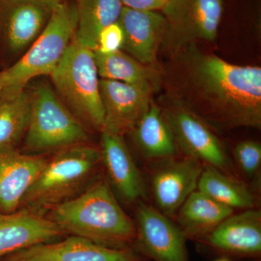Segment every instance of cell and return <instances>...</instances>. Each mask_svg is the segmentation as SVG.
<instances>
[{"label":"cell","instance_id":"5bb4252c","mask_svg":"<svg viewBox=\"0 0 261 261\" xmlns=\"http://www.w3.org/2000/svg\"><path fill=\"white\" fill-rule=\"evenodd\" d=\"M124 34L121 50L142 64L159 65L157 57L167 32L168 23L157 11L123 7L118 20Z\"/></svg>","mask_w":261,"mask_h":261},{"label":"cell","instance_id":"d6986e66","mask_svg":"<svg viewBox=\"0 0 261 261\" xmlns=\"http://www.w3.org/2000/svg\"><path fill=\"white\" fill-rule=\"evenodd\" d=\"M132 132L136 146L147 161L161 163L177 157L179 148L172 130L154 100Z\"/></svg>","mask_w":261,"mask_h":261},{"label":"cell","instance_id":"ac0fdd59","mask_svg":"<svg viewBox=\"0 0 261 261\" xmlns=\"http://www.w3.org/2000/svg\"><path fill=\"white\" fill-rule=\"evenodd\" d=\"M59 0H10L5 17V34L13 50L32 44L45 27Z\"/></svg>","mask_w":261,"mask_h":261},{"label":"cell","instance_id":"6da1fadb","mask_svg":"<svg viewBox=\"0 0 261 261\" xmlns=\"http://www.w3.org/2000/svg\"><path fill=\"white\" fill-rule=\"evenodd\" d=\"M169 55L161 66L165 98L214 132L261 127V68L233 64L196 43Z\"/></svg>","mask_w":261,"mask_h":261},{"label":"cell","instance_id":"83f0119b","mask_svg":"<svg viewBox=\"0 0 261 261\" xmlns=\"http://www.w3.org/2000/svg\"><path fill=\"white\" fill-rule=\"evenodd\" d=\"M216 261H230L226 258H220L219 260H216Z\"/></svg>","mask_w":261,"mask_h":261},{"label":"cell","instance_id":"484cf974","mask_svg":"<svg viewBox=\"0 0 261 261\" xmlns=\"http://www.w3.org/2000/svg\"><path fill=\"white\" fill-rule=\"evenodd\" d=\"M124 40V34L119 22L111 24L103 29L98 37L97 48L95 51L102 53L121 50Z\"/></svg>","mask_w":261,"mask_h":261},{"label":"cell","instance_id":"ffe728a7","mask_svg":"<svg viewBox=\"0 0 261 261\" xmlns=\"http://www.w3.org/2000/svg\"><path fill=\"white\" fill-rule=\"evenodd\" d=\"M94 56L101 80L149 87L155 92L161 88L160 65L142 64L123 50L110 53L94 51Z\"/></svg>","mask_w":261,"mask_h":261},{"label":"cell","instance_id":"cb8c5ba5","mask_svg":"<svg viewBox=\"0 0 261 261\" xmlns=\"http://www.w3.org/2000/svg\"><path fill=\"white\" fill-rule=\"evenodd\" d=\"M197 188L213 200L233 210L255 208L256 200L251 190L236 178L211 166H203Z\"/></svg>","mask_w":261,"mask_h":261},{"label":"cell","instance_id":"4316f807","mask_svg":"<svg viewBox=\"0 0 261 261\" xmlns=\"http://www.w3.org/2000/svg\"><path fill=\"white\" fill-rule=\"evenodd\" d=\"M168 0H121L123 7L137 10H162Z\"/></svg>","mask_w":261,"mask_h":261},{"label":"cell","instance_id":"2e32d148","mask_svg":"<svg viewBox=\"0 0 261 261\" xmlns=\"http://www.w3.org/2000/svg\"><path fill=\"white\" fill-rule=\"evenodd\" d=\"M44 154L0 150V214L18 211L25 192L45 166Z\"/></svg>","mask_w":261,"mask_h":261},{"label":"cell","instance_id":"8fae6325","mask_svg":"<svg viewBox=\"0 0 261 261\" xmlns=\"http://www.w3.org/2000/svg\"><path fill=\"white\" fill-rule=\"evenodd\" d=\"M4 261H145L130 249H114L70 235L60 241L29 247L3 258Z\"/></svg>","mask_w":261,"mask_h":261},{"label":"cell","instance_id":"3957f363","mask_svg":"<svg viewBox=\"0 0 261 261\" xmlns=\"http://www.w3.org/2000/svg\"><path fill=\"white\" fill-rule=\"evenodd\" d=\"M101 163L100 148L89 142L56 151L25 192L18 210L47 216L88 188L97 179Z\"/></svg>","mask_w":261,"mask_h":261},{"label":"cell","instance_id":"52a82bcc","mask_svg":"<svg viewBox=\"0 0 261 261\" xmlns=\"http://www.w3.org/2000/svg\"><path fill=\"white\" fill-rule=\"evenodd\" d=\"M168 23L162 47L168 54L197 41L214 42L223 15V0H168L162 10Z\"/></svg>","mask_w":261,"mask_h":261},{"label":"cell","instance_id":"d4e9b609","mask_svg":"<svg viewBox=\"0 0 261 261\" xmlns=\"http://www.w3.org/2000/svg\"><path fill=\"white\" fill-rule=\"evenodd\" d=\"M233 154L239 167L247 178H251L257 174L261 165L260 142L242 141L235 146Z\"/></svg>","mask_w":261,"mask_h":261},{"label":"cell","instance_id":"4fadbf2b","mask_svg":"<svg viewBox=\"0 0 261 261\" xmlns=\"http://www.w3.org/2000/svg\"><path fill=\"white\" fill-rule=\"evenodd\" d=\"M100 132L102 164L113 192L127 203H137L145 200L147 188L145 181L123 136L106 130Z\"/></svg>","mask_w":261,"mask_h":261},{"label":"cell","instance_id":"9c48e42d","mask_svg":"<svg viewBox=\"0 0 261 261\" xmlns=\"http://www.w3.org/2000/svg\"><path fill=\"white\" fill-rule=\"evenodd\" d=\"M137 252L154 261H190L187 238L176 223L158 209L137 202L136 209Z\"/></svg>","mask_w":261,"mask_h":261},{"label":"cell","instance_id":"7402d4cb","mask_svg":"<svg viewBox=\"0 0 261 261\" xmlns=\"http://www.w3.org/2000/svg\"><path fill=\"white\" fill-rule=\"evenodd\" d=\"M32 108V94L25 88L0 91V150L18 149L25 137Z\"/></svg>","mask_w":261,"mask_h":261},{"label":"cell","instance_id":"e0dca14e","mask_svg":"<svg viewBox=\"0 0 261 261\" xmlns=\"http://www.w3.org/2000/svg\"><path fill=\"white\" fill-rule=\"evenodd\" d=\"M216 251L240 257L259 256L261 252V212L248 209L231 215L205 238Z\"/></svg>","mask_w":261,"mask_h":261},{"label":"cell","instance_id":"ba28073f","mask_svg":"<svg viewBox=\"0 0 261 261\" xmlns=\"http://www.w3.org/2000/svg\"><path fill=\"white\" fill-rule=\"evenodd\" d=\"M160 106L178 148L185 155L236 178L224 145L211 127L188 110L166 98Z\"/></svg>","mask_w":261,"mask_h":261},{"label":"cell","instance_id":"9a60e30c","mask_svg":"<svg viewBox=\"0 0 261 261\" xmlns=\"http://www.w3.org/2000/svg\"><path fill=\"white\" fill-rule=\"evenodd\" d=\"M64 234L47 216L24 210L0 214V260L29 247L58 241Z\"/></svg>","mask_w":261,"mask_h":261},{"label":"cell","instance_id":"5b68a950","mask_svg":"<svg viewBox=\"0 0 261 261\" xmlns=\"http://www.w3.org/2000/svg\"><path fill=\"white\" fill-rule=\"evenodd\" d=\"M76 24V6L59 2L29 50L0 73V91L23 89L32 79L50 75L73 40Z\"/></svg>","mask_w":261,"mask_h":261},{"label":"cell","instance_id":"8992f818","mask_svg":"<svg viewBox=\"0 0 261 261\" xmlns=\"http://www.w3.org/2000/svg\"><path fill=\"white\" fill-rule=\"evenodd\" d=\"M32 94V108L25 135L27 154H44L51 151L89 142L85 126L65 106L47 84Z\"/></svg>","mask_w":261,"mask_h":261},{"label":"cell","instance_id":"277c9868","mask_svg":"<svg viewBox=\"0 0 261 261\" xmlns=\"http://www.w3.org/2000/svg\"><path fill=\"white\" fill-rule=\"evenodd\" d=\"M57 94L84 126L102 130L105 113L94 51L73 37L69 47L51 72Z\"/></svg>","mask_w":261,"mask_h":261},{"label":"cell","instance_id":"30bf717a","mask_svg":"<svg viewBox=\"0 0 261 261\" xmlns=\"http://www.w3.org/2000/svg\"><path fill=\"white\" fill-rule=\"evenodd\" d=\"M203 166L200 161L187 155L160 163L150 180L158 210L168 217H174L197 189Z\"/></svg>","mask_w":261,"mask_h":261},{"label":"cell","instance_id":"7c38bea8","mask_svg":"<svg viewBox=\"0 0 261 261\" xmlns=\"http://www.w3.org/2000/svg\"><path fill=\"white\" fill-rule=\"evenodd\" d=\"M99 90L105 113L102 130L122 136L133 130L156 92L149 87L101 79Z\"/></svg>","mask_w":261,"mask_h":261},{"label":"cell","instance_id":"44dd1931","mask_svg":"<svg viewBox=\"0 0 261 261\" xmlns=\"http://www.w3.org/2000/svg\"><path fill=\"white\" fill-rule=\"evenodd\" d=\"M233 214V209L197 190L189 196L175 216L187 238L201 240Z\"/></svg>","mask_w":261,"mask_h":261},{"label":"cell","instance_id":"603a6c76","mask_svg":"<svg viewBox=\"0 0 261 261\" xmlns=\"http://www.w3.org/2000/svg\"><path fill=\"white\" fill-rule=\"evenodd\" d=\"M123 7L121 0H79L75 40L95 51L99 34L108 25L118 21Z\"/></svg>","mask_w":261,"mask_h":261},{"label":"cell","instance_id":"7a4b0ae2","mask_svg":"<svg viewBox=\"0 0 261 261\" xmlns=\"http://www.w3.org/2000/svg\"><path fill=\"white\" fill-rule=\"evenodd\" d=\"M65 233L81 237L111 248L135 245V221L117 200L108 180L96 179L80 195L47 214Z\"/></svg>","mask_w":261,"mask_h":261}]
</instances>
